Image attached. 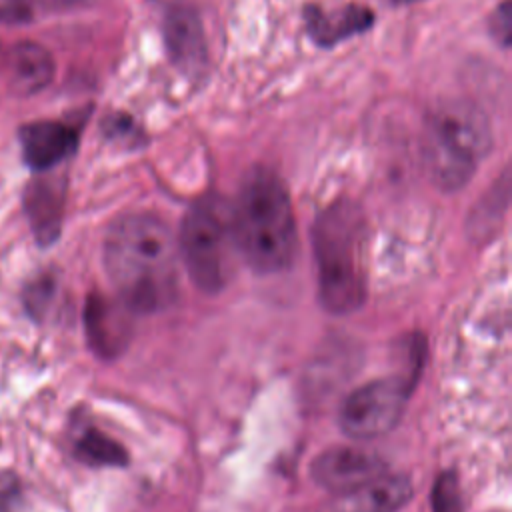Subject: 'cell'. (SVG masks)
Listing matches in <instances>:
<instances>
[{"mask_svg":"<svg viewBox=\"0 0 512 512\" xmlns=\"http://www.w3.org/2000/svg\"><path fill=\"white\" fill-rule=\"evenodd\" d=\"M178 260L170 228L152 214L118 218L104 240L106 272L132 312H158L172 304Z\"/></svg>","mask_w":512,"mask_h":512,"instance_id":"cell-1","label":"cell"},{"mask_svg":"<svg viewBox=\"0 0 512 512\" xmlns=\"http://www.w3.org/2000/svg\"><path fill=\"white\" fill-rule=\"evenodd\" d=\"M232 208L236 250L262 274H274L292 264L296 254V220L288 190L270 168H252Z\"/></svg>","mask_w":512,"mask_h":512,"instance_id":"cell-2","label":"cell"},{"mask_svg":"<svg viewBox=\"0 0 512 512\" xmlns=\"http://www.w3.org/2000/svg\"><path fill=\"white\" fill-rule=\"evenodd\" d=\"M366 220L350 200L326 206L312 230L318 296L332 314L358 310L366 300Z\"/></svg>","mask_w":512,"mask_h":512,"instance_id":"cell-3","label":"cell"},{"mask_svg":"<svg viewBox=\"0 0 512 512\" xmlns=\"http://www.w3.org/2000/svg\"><path fill=\"white\" fill-rule=\"evenodd\" d=\"M490 148V122L476 104L450 100L428 114L422 158L432 182L442 190L466 186Z\"/></svg>","mask_w":512,"mask_h":512,"instance_id":"cell-4","label":"cell"},{"mask_svg":"<svg viewBox=\"0 0 512 512\" xmlns=\"http://www.w3.org/2000/svg\"><path fill=\"white\" fill-rule=\"evenodd\" d=\"M176 246L194 284L208 294L220 292L238 252L230 204L214 194L196 200L182 220Z\"/></svg>","mask_w":512,"mask_h":512,"instance_id":"cell-5","label":"cell"},{"mask_svg":"<svg viewBox=\"0 0 512 512\" xmlns=\"http://www.w3.org/2000/svg\"><path fill=\"white\" fill-rule=\"evenodd\" d=\"M412 384V378L392 376L360 386L342 404V430L356 440H370L390 432L404 412Z\"/></svg>","mask_w":512,"mask_h":512,"instance_id":"cell-6","label":"cell"},{"mask_svg":"<svg viewBox=\"0 0 512 512\" xmlns=\"http://www.w3.org/2000/svg\"><path fill=\"white\" fill-rule=\"evenodd\" d=\"M162 38L170 62L188 78H202L208 68V44L200 14L184 2H174L162 20Z\"/></svg>","mask_w":512,"mask_h":512,"instance_id":"cell-7","label":"cell"},{"mask_svg":"<svg viewBox=\"0 0 512 512\" xmlns=\"http://www.w3.org/2000/svg\"><path fill=\"white\" fill-rule=\"evenodd\" d=\"M386 472V464L364 450L352 446H336L316 456L312 478L318 486L342 494L354 490Z\"/></svg>","mask_w":512,"mask_h":512,"instance_id":"cell-8","label":"cell"},{"mask_svg":"<svg viewBox=\"0 0 512 512\" xmlns=\"http://www.w3.org/2000/svg\"><path fill=\"white\" fill-rule=\"evenodd\" d=\"M306 36L320 48H334L352 36H360L374 26V12L358 2L336 10H324L318 4L302 8Z\"/></svg>","mask_w":512,"mask_h":512,"instance_id":"cell-9","label":"cell"},{"mask_svg":"<svg viewBox=\"0 0 512 512\" xmlns=\"http://www.w3.org/2000/svg\"><path fill=\"white\" fill-rule=\"evenodd\" d=\"M120 298L110 300L102 294H92L86 300L84 324L90 348L100 358H116L130 340V314Z\"/></svg>","mask_w":512,"mask_h":512,"instance_id":"cell-10","label":"cell"},{"mask_svg":"<svg viewBox=\"0 0 512 512\" xmlns=\"http://www.w3.org/2000/svg\"><path fill=\"white\" fill-rule=\"evenodd\" d=\"M24 162L38 170H50L66 160L78 144V130L58 120H36L20 128Z\"/></svg>","mask_w":512,"mask_h":512,"instance_id":"cell-11","label":"cell"},{"mask_svg":"<svg viewBox=\"0 0 512 512\" xmlns=\"http://www.w3.org/2000/svg\"><path fill=\"white\" fill-rule=\"evenodd\" d=\"M8 88L18 96H32L44 90L56 72L52 54L34 40H18L4 56Z\"/></svg>","mask_w":512,"mask_h":512,"instance_id":"cell-12","label":"cell"},{"mask_svg":"<svg viewBox=\"0 0 512 512\" xmlns=\"http://www.w3.org/2000/svg\"><path fill=\"white\" fill-rule=\"evenodd\" d=\"M412 494V484L404 476L382 474L354 490L336 494L326 512H398Z\"/></svg>","mask_w":512,"mask_h":512,"instance_id":"cell-13","label":"cell"},{"mask_svg":"<svg viewBox=\"0 0 512 512\" xmlns=\"http://www.w3.org/2000/svg\"><path fill=\"white\" fill-rule=\"evenodd\" d=\"M24 208L38 244L48 246L60 234L64 212V184L56 178H38L24 192Z\"/></svg>","mask_w":512,"mask_h":512,"instance_id":"cell-14","label":"cell"},{"mask_svg":"<svg viewBox=\"0 0 512 512\" xmlns=\"http://www.w3.org/2000/svg\"><path fill=\"white\" fill-rule=\"evenodd\" d=\"M76 456L90 466H124L126 452L98 428H86L76 440Z\"/></svg>","mask_w":512,"mask_h":512,"instance_id":"cell-15","label":"cell"},{"mask_svg":"<svg viewBox=\"0 0 512 512\" xmlns=\"http://www.w3.org/2000/svg\"><path fill=\"white\" fill-rule=\"evenodd\" d=\"M432 510L434 512H462V492L458 478L452 472L438 476L432 488Z\"/></svg>","mask_w":512,"mask_h":512,"instance_id":"cell-16","label":"cell"},{"mask_svg":"<svg viewBox=\"0 0 512 512\" xmlns=\"http://www.w3.org/2000/svg\"><path fill=\"white\" fill-rule=\"evenodd\" d=\"M488 34L502 48L508 50L512 42V2L502 0L488 16Z\"/></svg>","mask_w":512,"mask_h":512,"instance_id":"cell-17","label":"cell"},{"mask_svg":"<svg viewBox=\"0 0 512 512\" xmlns=\"http://www.w3.org/2000/svg\"><path fill=\"white\" fill-rule=\"evenodd\" d=\"M104 134L112 142H122L126 146L142 142V130L134 124V120L126 114H110L102 124Z\"/></svg>","mask_w":512,"mask_h":512,"instance_id":"cell-18","label":"cell"},{"mask_svg":"<svg viewBox=\"0 0 512 512\" xmlns=\"http://www.w3.org/2000/svg\"><path fill=\"white\" fill-rule=\"evenodd\" d=\"M34 16V0H0V24L20 26Z\"/></svg>","mask_w":512,"mask_h":512,"instance_id":"cell-19","label":"cell"},{"mask_svg":"<svg viewBox=\"0 0 512 512\" xmlns=\"http://www.w3.org/2000/svg\"><path fill=\"white\" fill-rule=\"evenodd\" d=\"M50 294H52V282L48 278H42L38 282H34L28 290H26V296H24V302H26V308L32 312V314H40L46 310V304L50 300Z\"/></svg>","mask_w":512,"mask_h":512,"instance_id":"cell-20","label":"cell"},{"mask_svg":"<svg viewBox=\"0 0 512 512\" xmlns=\"http://www.w3.org/2000/svg\"><path fill=\"white\" fill-rule=\"evenodd\" d=\"M20 496V486L14 474L0 472V512H12Z\"/></svg>","mask_w":512,"mask_h":512,"instance_id":"cell-21","label":"cell"},{"mask_svg":"<svg viewBox=\"0 0 512 512\" xmlns=\"http://www.w3.org/2000/svg\"><path fill=\"white\" fill-rule=\"evenodd\" d=\"M36 2L42 4L44 8H50V10H68V8L84 4L86 0H36Z\"/></svg>","mask_w":512,"mask_h":512,"instance_id":"cell-22","label":"cell"},{"mask_svg":"<svg viewBox=\"0 0 512 512\" xmlns=\"http://www.w3.org/2000/svg\"><path fill=\"white\" fill-rule=\"evenodd\" d=\"M414 2H422V0H392V4H398V6H404V4H414Z\"/></svg>","mask_w":512,"mask_h":512,"instance_id":"cell-23","label":"cell"},{"mask_svg":"<svg viewBox=\"0 0 512 512\" xmlns=\"http://www.w3.org/2000/svg\"><path fill=\"white\" fill-rule=\"evenodd\" d=\"M0 48H2V46H0ZM2 62H4V60H2V50H0V64H2Z\"/></svg>","mask_w":512,"mask_h":512,"instance_id":"cell-24","label":"cell"}]
</instances>
